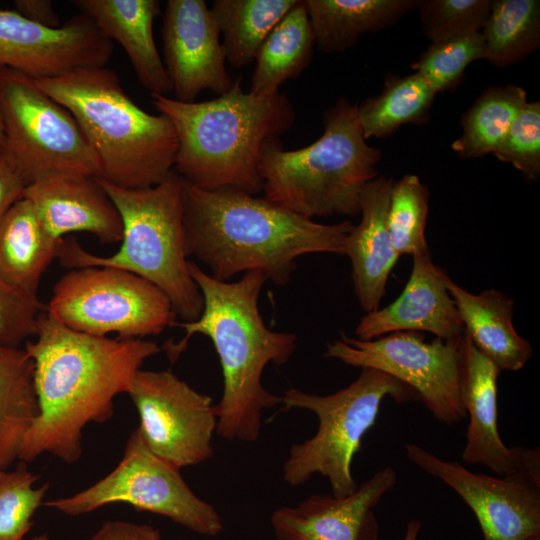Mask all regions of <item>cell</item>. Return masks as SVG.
Listing matches in <instances>:
<instances>
[{
    "label": "cell",
    "mask_w": 540,
    "mask_h": 540,
    "mask_svg": "<svg viewBox=\"0 0 540 540\" xmlns=\"http://www.w3.org/2000/svg\"><path fill=\"white\" fill-rule=\"evenodd\" d=\"M386 397L398 403L420 401L411 387L371 368H362L355 381L329 395L297 388L285 390L282 410H309L318 418V428L311 438L291 446L283 464V480L299 486L321 475L328 479L333 495L353 493L358 486L352 475L353 458L361 450L362 439L375 424Z\"/></svg>",
    "instance_id": "ba28073f"
},
{
    "label": "cell",
    "mask_w": 540,
    "mask_h": 540,
    "mask_svg": "<svg viewBox=\"0 0 540 540\" xmlns=\"http://www.w3.org/2000/svg\"><path fill=\"white\" fill-rule=\"evenodd\" d=\"M485 60L496 67L521 62L540 47V1L494 0L481 31Z\"/></svg>",
    "instance_id": "4dcf8cb0"
},
{
    "label": "cell",
    "mask_w": 540,
    "mask_h": 540,
    "mask_svg": "<svg viewBox=\"0 0 540 540\" xmlns=\"http://www.w3.org/2000/svg\"><path fill=\"white\" fill-rule=\"evenodd\" d=\"M184 190L187 256L205 264L218 280L260 271L267 281L284 286L298 257L345 255L350 221L318 223L264 196L231 188L203 190L184 181Z\"/></svg>",
    "instance_id": "7a4b0ae2"
},
{
    "label": "cell",
    "mask_w": 540,
    "mask_h": 540,
    "mask_svg": "<svg viewBox=\"0 0 540 540\" xmlns=\"http://www.w3.org/2000/svg\"><path fill=\"white\" fill-rule=\"evenodd\" d=\"M112 51V41L82 13L52 28L16 10H0V68L48 79L78 68L105 67Z\"/></svg>",
    "instance_id": "9a60e30c"
},
{
    "label": "cell",
    "mask_w": 540,
    "mask_h": 540,
    "mask_svg": "<svg viewBox=\"0 0 540 540\" xmlns=\"http://www.w3.org/2000/svg\"><path fill=\"white\" fill-rule=\"evenodd\" d=\"M150 97L177 134L173 170L186 183L203 190L262 192V156L295 122V110L286 94L244 92L240 77L227 92L206 101L181 102L159 94Z\"/></svg>",
    "instance_id": "277c9868"
},
{
    "label": "cell",
    "mask_w": 540,
    "mask_h": 540,
    "mask_svg": "<svg viewBox=\"0 0 540 540\" xmlns=\"http://www.w3.org/2000/svg\"><path fill=\"white\" fill-rule=\"evenodd\" d=\"M392 178L377 176L364 187L360 199L361 220L353 225L346 241L345 255L352 265L355 295L362 309H379L392 269L400 257L387 228Z\"/></svg>",
    "instance_id": "44dd1931"
},
{
    "label": "cell",
    "mask_w": 540,
    "mask_h": 540,
    "mask_svg": "<svg viewBox=\"0 0 540 540\" xmlns=\"http://www.w3.org/2000/svg\"><path fill=\"white\" fill-rule=\"evenodd\" d=\"M25 351L34 363L39 416L26 432L18 460L49 453L67 464L82 454L89 423L113 416L114 398L128 393L135 374L161 348L143 338H110L72 330L45 310Z\"/></svg>",
    "instance_id": "6da1fadb"
},
{
    "label": "cell",
    "mask_w": 540,
    "mask_h": 540,
    "mask_svg": "<svg viewBox=\"0 0 540 540\" xmlns=\"http://www.w3.org/2000/svg\"><path fill=\"white\" fill-rule=\"evenodd\" d=\"M24 540H50V538L47 534H40L38 536L29 538V539H24Z\"/></svg>",
    "instance_id": "7bdbcfd3"
},
{
    "label": "cell",
    "mask_w": 540,
    "mask_h": 540,
    "mask_svg": "<svg viewBox=\"0 0 540 540\" xmlns=\"http://www.w3.org/2000/svg\"><path fill=\"white\" fill-rule=\"evenodd\" d=\"M161 32L174 99L193 102L205 90L220 96L232 87L220 32L204 0H168Z\"/></svg>",
    "instance_id": "2e32d148"
},
{
    "label": "cell",
    "mask_w": 540,
    "mask_h": 540,
    "mask_svg": "<svg viewBox=\"0 0 540 540\" xmlns=\"http://www.w3.org/2000/svg\"><path fill=\"white\" fill-rule=\"evenodd\" d=\"M60 240L48 233L23 197L0 219V278L15 290L38 297L41 277L56 259Z\"/></svg>",
    "instance_id": "cb8c5ba5"
},
{
    "label": "cell",
    "mask_w": 540,
    "mask_h": 540,
    "mask_svg": "<svg viewBox=\"0 0 540 540\" xmlns=\"http://www.w3.org/2000/svg\"><path fill=\"white\" fill-rule=\"evenodd\" d=\"M436 93L418 74L388 75L382 91L357 103V118L366 139L386 138L406 124H424Z\"/></svg>",
    "instance_id": "f1b7e54d"
},
{
    "label": "cell",
    "mask_w": 540,
    "mask_h": 540,
    "mask_svg": "<svg viewBox=\"0 0 540 540\" xmlns=\"http://www.w3.org/2000/svg\"><path fill=\"white\" fill-rule=\"evenodd\" d=\"M140 419L138 429L148 449L178 469L213 456L217 416L212 398L171 370H138L127 393Z\"/></svg>",
    "instance_id": "4fadbf2b"
},
{
    "label": "cell",
    "mask_w": 540,
    "mask_h": 540,
    "mask_svg": "<svg viewBox=\"0 0 540 540\" xmlns=\"http://www.w3.org/2000/svg\"><path fill=\"white\" fill-rule=\"evenodd\" d=\"M14 6L19 14L32 22L52 28L61 26L50 0H16Z\"/></svg>",
    "instance_id": "ab89813d"
},
{
    "label": "cell",
    "mask_w": 540,
    "mask_h": 540,
    "mask_svg": "<svg viewBox=\"0 0 540 540\" xmlns=\"http://www.w3.org/2000/svg\"><path fill=\"white\" fill-rule=\"evenodd\" d=\"M315 45L344 52L360 36L391 27L417 9L419 0H304Z\"/></svg>",
    "instance_id": "d4e9b609"
},
{
    "label": "cell",
    "mask_w": 540,
    "mask_h": 540,
    "mask_svg": "<svg viewBox=\"0 0 540 540\" xmlns=\"http://www.w3.org/2000/svg\"><path fill=\"white\" fill-rule=\"evenodd\" d=\"M461 337L427 342L418 332L403 331L360 340L342 333L326 345L324 356L393 376L411 387L437 420L453 425L466 415L460 395Z\"/></svg>",
    "instance_id": "7c38bea8"
},
{
    "label": "cell",
    "mask_w": 540,
    "mask_h": 540,
    "mask_svg": "<svg viewBox=\"0 0 540 540\" xmlns=\"http://www.w3.org/2000/svg\"><path fill=\"white\" fill-rule=\"evenodd\" d=\"M99 180L120 213L121 246L110 256H98L76 239L62 238L56 259L69 270L111 266L132 272L159 287L184 321L196 320L203 310V297L188 269L183 179L172 170L159 184L143 189Z\"/></svg>",
    "instance_id": "8992f818"
},
{
    "label": "cell",
    "mask_w": 540,
    "mask_h": 540,
    "mask_svg": "<svg viewBox=\"0 0 540 540\" xmlns=\"http://www.w3.org/2000/svg\"><path fill=\"white\" fill-rule=\"evenodd\" d=\"M114 503L159 514L204 536H216L223 530L215 508L191 490L180 469L148 449L138 428L130 434L123 457L112 472L81 492L43 505L79 516Z\"/></svg>",
    "instance_id": "8fae6325"
},
{
    "label": "cell",
    "mask_w": 540,
    "mask_h": 540,
    "mask_svg": "<svg viewBox=\"0 0 540 540\" xmlns=\"http://www.w3.org/2000/svg\"><path fill=\"white\" fill-rule=\"evenodd\" d=\"M323 127L306 147L284 150L280 141L265 150L259 167L264 197L310 219L356 216L364 187L378 176L382 152L367 143L357 103L346 98L324 112Z\"/></svg>",
    "instance_id": "52a82bcc"
},
{
    "label": "cell",
    "mask_w": 540,
    "mask_h": 540,
    "mask_svg": "<svg viewBox=\"0 0 540 540\" xmlns=\"http://www.w3.org/2000/svg\"><path fill=\"white\" fill-rule=\"evenodd\" d=\"M446 272L430 253L413 257L410 277L396 300L366 313L355 329L356 338L371 340L394 332H428L436 338L461 337L464 326L445 285Z\"/></svg>",
    "instance_id": "ffe728a7"
},
{
    "label": "cell",
    "mask_w": 540,
    "mask_h": 540,
    "mask_svg": "<svg viewBox=\"0 0 540 540\" xmlns=\"http://www.w3.org/2000/svg\"><path fill=\"white\" fill-rule=\"evenodd\" d=\"M28 183L10 155L0 149V219L23 198Z\"/></svg>",
    "instance_id": "74e56055"
},
{
    "label": "cell",
    "mask_w": 540,
    "mask_h": 540,
    "mask_svg": "<svg viewBox=\"0 0 540 540\" xmlns=\"http://www.w3.org/2000/svg\"><path fill=\"white\" fill-rule=\"evenodd\" d=\"M491 0H419L423 34L433 42L481 32L491 11Z\"/></svg>",
    "instance_id": "e575fe53"
},
{
    "label": "cell",
    "mask_w": 540,
    "mask_h": 540,
    "mask_svg": "<svg viewBox=\"0 0 540 540\" xmlns=\"http://www.w3.org/2000/svg\"><path fill=\"white\" fill-rule=\"evenodd\" d=\"M525 540H540V534L532 535Z\"/></svg>",
    "instance_id": "ee69618b"
},
{
    "label": "cell",
    "mask_w": 540,
    "mask_h": 540,
    "mask_svg": "<svg viewBox=\"0 0 540 540\" xmlns=\"http://www.w3.org/2000/svg\"><path fill=\"white\" fill-rule=\"evenodd\" d=\"M90 540H162L160 530L150 524L107 520Z\"/></svg>",
    "instance_id": "f35d334b"
},
{
    "label": "cell",
    "mask_w": 540,
    "mask_h": 540,
    "mask_svg": "<svg viewBox=\"0 0 540 540\" xmlns=\"http://www.w3.org/2000/svg\"><path fill=\"white\" fill-rule=\"evenodd\" d=\"M493 155L529 182L540 177V102H527Z\"/></svg>",
    "instance_id": "d590c367"
},
{
    "label": "cell",
    "mask_w": 540,
    "mask_h": 540,
    "mask_svg": "<svg viewBox=\"0 0 540 540\" xmlns=\"http://www.w3.org/2000/svg\"><path fill=\"white\" fill-rule=\"evenodd\" d=\"M4 150L28 185L41 176L79 172L100 177V163L73 115L36 80L0 68Z\"/></svg>",
    "instance_id": "30bf717a"
},
{
    "label": "cell",
    "mask_w": 540,
    "mask_h": 540,
    "mask_svg": "<svg viewBox=\"0 0 540 540\" xmlns=\"http://www.w3.org/2000/svg\"><path fill=\"white\" fill-rule=\"evenodd\" d=\"M499 369L463 333L460 341V395L469 422L462 460L497 476L540 471L539 448L508 447L498 429Z\"/></svg>",
    "instance_id": "e0dca14e"
},
{
    "label": "cell",
    "mask_w": 540,
    "mask_h": 540,
    "mask_svg": "<svg viewBox=\"0 0 540 540\" xmlns=\"http://www.w3.org/2000/svg\"><path fill=\"white\" fill-rule=\"evenodd\" d=\"M406 456L425 473L441 480L469 506L484 540H525L540 534V471L490 476L445 460L417 444Z\"/></svg>",
    "instance_id": "5bb4252c"
},
{
    "label": "cell",
    "mask_w": 540,
    "mask_h": 540,
    "mask_svg": "<svg viewBox=\"0 0 540 540\" xmlns=\"http://www.w3.org/2000/svg\"><path fill=\"white\" fill-rule=\"evenodd\" d=\"M41 223L55 239L67 233L87 232L100 242H121L120 213L98 177L58 172L39 177L25 189Z\"/></svg>",
    "instance_id": "d6986e66"
},
{
    "label": "cell",
    "mask_w": 540,
    "mask_h": 540,
    "mask_svg": "<svg viewBox=\"0 0 540 540\" xmlns=\"http://www.w3.org/2000/svg\"><path fill=\"white\" fill-rule=\"evenodd\" d=\"M46 311L72 330L120 338L159 335L177 317L159 287L111 266L69 270L56 282Z\"/></svg>",
    "instance_id": "9c48e42d"
},
{
    "label": "cell",
    "mask_w": 540,
    "mask_h": 540,
    "mask_svg": "<svg viewBox=\"0 0 540 540\" xmlns=\"http://www.w3.org/2000/svg\"><path fill=\"white\" fill-rule=\"evenodd\" d=\"M36 83L77 121L99 160V179L143 189L173 170L178 140L172 122L139 107L114 70L78 68Z\"/></svg>",
    "instance_id": "5b68a950"
},
{
    "label": "cell",
    "mask_w": 540,
    "mask_h": 540,
    "mask_svg": "<svg viewBox=\"0 0 540 540\" xmlns=\"http://www.w3.org/2000/svg\"><path fill=\"white\" fill-rule=\"evenodd\" d=\"M27 464L20 461L13 470H0V540H24L44 503L49 484L34 488L38 476Z\"/></svg>",
    "instance_id": "836d02e7"
},
{
    "label": "cell",
    "mask_w": 540,
    "mask_h": 540,
    "mask_svg": "<svg viewBox=\"0 0 540 540\" xmlns=\"http://www.w3.org/2000/svg\"><path fill=\"white\" fill-rule=\"evenodd\" d=\"M111 41L126 52L140 84L151 94L172 92L153 37V22L160 14L158 0H72Z\"/></svg>",
    "instance_id": "7402d4cb"
},
{
    "label": "cell",
    "mask_w": 540,
    "mask_h": 540,
    "mask_svg": "<svg viewBox=\"0 0 540 540\" xmlns=\"http://www.w3.org/2000/svg\"><path fill=\"white\" fill-rule=\"evenodd\" d=\"M3 144H4V127H3L2 115L0 111V149L3 147Z\"/></svg>",
    "instance_id": "b9f144b4"
},
{
    "label": "cell",
    "mask_w": 540,
    "mask_h": 540,
    "mask_svg": "<svg viewBox=\"0 0 540 540\" xmlns=\"http://www.w3.org/2000/svg\"><path fill=\"white\" fill-rule=\"evenodd\" d=\"M298 0H214L210 7L226 62L242 68L255 61L265 38Z\"/></svg>",
    "instance_id": "83f0119b"
},
{
    "label": "cell",
    "mask_w": 540,
    "mask_h": 540,
    "mask_svg": "<svg viewBox=\"0 0 540 540\" xmlns=\"http://www.w3.org/2000/svg\"><path fill=\"white\" fill-rule=\"evenodd\" d=\"M188 269L203 297V310L194 321L176 322L185 335L163 349L176 360L193 335L211 340L223 375L222 396L214 404L216 432L227 441L253 443L261 432L263 411L281 405V396L263 386V371L270 363L285 364L296 350L297 337L272 331L264 323L258 308L267 281L262 272L249 271L240 280L228 282L212 277L192 261Z\"/></svg>",
    "instance_id": "3957f363"
},
{
    "label": "cell",
    "mask_w": 540,
    "mask_h": 540,
    "mask_svg": "<svg viewBox=\"0 0 540 540\" xmlns=\"http://www.w3.org/2000/svg\"><path fill=\"white\" fill-rule=\"evenodd\" d=\"M476 60H485L481 32L431 43L412 68L437 94L455 89L463 80L468 65Z\"/></svg>",
    "instance_id": "d6a6232c"
},
{
    "label": "cell",
    "mask_w": 540,
    "mask_h": 540,
    "mask_svg": "<svg viewBox=\"0 0 540 540\" xmlns=\"http://www.w3.org/2000/svg\"><path fill=\"white\" fill-rule=\"evenodd\" d=\"M392 467L376 471L346 496L314 494L270 517L276 540H380L374 507L394 488Z\"/></svg>",
    "instance_id": "ac0fdd59"
},
{
    "label": "cell",
    "mask_w": 540,
    "mask_h": 540,
    "mask_svg": "<svg viewBox=\"0 0 540 540\" xmlns=\"http://www.w3.org/2000/svg\"><path fill=\"white\" fill-rule=\"evenodd\" d=\"M429 191L415 174L393 181L387 212V228L396 253L412 257L428 253L426 223Z\"/></svg>",
    "instance_id": "1f68e13d"
},
{
    "label": "cell",
    "mask_w": 540,
    "mask_h": 540,
    "mask_svg": "<svg viewBox=\"0 0 540 540\" xmlns=\"http://www.w3.org/2000/svg\"><path fill=\"white\" fill-rule=\"evenodd\" d=\"M45 310L38 297L19 292L0 278V345L19 347L35 336L39 316Z\"/></svg>",
    "instance_id": "8d00e7d4"
},
{
    "label": "cell",
    "mask_w": 540,
    "mask_h": 540,
    "mask_svg": "<svg viewBox=\"0 0 540 540\" xmlns=\"http://www.w3.org/2000/svg\"><path fill=\"white\" fill-rule=\"evenodd\" d=\"M422 523L418 519H411L406 527L403 540H417Z\"/></svg>",
    "instance_id": "60d3db41"
},
{
    "label": "cell",
    "mask_w": 540,
    "mask_h": 540,
    "mask_svg": "<svg viewBox=\"0 0 540 540\" xmlns=\"http://www.w3.org/2000/svg\"><path fill=\"white\" fill-rule=\"evenodd\" d=\"M39 413L33 360L25 349L0 345V470L18 459Z\"/></svg>",
    "instance_id": "4316f807"
},
{
    "label": "cell",
    "mask_w": 540,
    "mask_h": 540,
    "mask_svg": "<svg viewBox=\"0 0 540 540\" xmlns=\"http://www.w3.org/2000/svg\"><path fill=\"white\" fill-rule=\"evenodd\" d=\"M527 102L526 91L518 85L489 86L463 114L462 134L452 150L462 158L493 154Z\"/></svg>",
    "instance_id": "f546056e"
},
{
    "label": "cell",
    "mask_w": 540,
    "mask_h": 540,
    "mask_svg": "<svg viewBox=\"0 0 540 540\" xmlns=\"http://www.w3.org/2000/svg\"><path fill=\"white\" fill-rule=\"evenodd\" d=\"M452 297L464 331L476 349L499 371H518L532 356V347L513 325L514 301L496 289L473 294L456 284L446 273Z\"/></svg>",
    "instance_id": "603a6c76"
},
{
    "label": "cell",
    "mask_w": 540,
    "mask_h": 540,
    "mask_svg": "<svg viewBox=\"0 0 540 540\" xmlns=\"http://www.w3.org/2000/svg\"><path fill=\"white\" fill-rule=\"evenodd\" d=\"M314 45L304 0H298L262 43L255 58L249 92L272 94L284 82L296 79L311 63Z\"/></svg>",
    "instance_id": "484cf974"
}]
</instances>
